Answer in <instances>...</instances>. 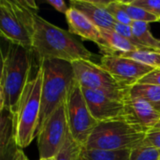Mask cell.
<instances>
[{"label": "cell", "instance_id": "6da1fadb", "mask_svg": "<svg viewBox=\"0 0 160 160\" xmlns=\"http://www.w3.org/2000/svg\"><path fill=\"white\" fill-rule=\"evenodd\" d=\"M39 63L46 59H59L69 63L91 60L94 54L69 32L35 15L33 46Z\"/></svg>", "mask_w": 160, "mask_h": 160}, {"label": "cell", "instance_id": "7a4b0ae2", "mask_svg": "<svg viewBox=\"0 0 160 160\" xmlns=\"http://www.w3.org/2000/svg\"><path fill=\"white\" fill-rule=\"evenodd\" d=\"M32 51L9 42L2 58L0 110L16 113L22 94L30 81Z\"/></svg>", "mask_w": 160, "mask_h": 160}, {"label": "cell", "instance_id": "3957f363", "mask_svg": "<svg viewBox=\"0 0 160 160\" xmlns=\"http://www.w3.org/2000/svg\"><path fill=\"white\" fill-rule=\"evenodd\" d=\"M39 67L43 71V82L38 135L48 118L66 102L75 81L72 64L69 62L46 59L40 62Z\"/></svg>", "mask_w": 160, "mask_h": 160}, {"label": "cell", "instance_id": "277c9868", "mask_svg": "<svg viewBox=\"0 0 160 160\" xmlns=\"http://www.w3.org/2000/svg\"><path fill=\"white\" fill-rule=\"evenodd\" d=\"M37 10L38 6L34 1L1 0V36L10 43L32 49Z\"/></svg>", "mask_w": 160, "mask_h": 160}, {"label": "cell", "instance_id": "5b68a950", "mask_svg": "<svg viewBox=\"0 0 160 160\" xmlns=\"http://www.w3.org/2000/svg\"><path fill=\"white\" fill-rule=\"evenodd\" d=\"M148 131L124 118L99 122L89 137L84 149L88 150H132L139 146Z\"/></svg>", "mask_w": 160, "mask_h": 160}, {"label": "cell", "instance_id": "8992f818", "mask_svg": "<svg viewBox=\"0 0 160 160\" xmlns=\"http://www.w3.org/2000/svg\"><path fill=\"white\" fill-rule=\"evenodd\" d=\"M43 71L39 67L36 76L24 88L15 116V140L19 148L27 147L38 136L41 110Z\"/></svg>", "mask_w": 160, "mask_h": 160}, {"label": "cell", "instance_id": "52a82bcc", "mask_svg": "<svg viewBox=\"0 0 160 160\" xmlns=\"http://www.w3.org/2000/svg\"><path fill=\"white\" fill-rule=\"evenodd\" d=\"M66 107L69 132L73 139L84 147L98 122L92 115L82 87L76 81L68 93Z\"/></svg>", "mask_w": 160, "mask_h": 160}, {"label": "cell", "instance_id": "ba28073f", "mask_svg": "<svg viewBox=\"0 0 160 160\" xmlns=\"http://www.w3.org/2000/svg\"><path fill=\"white\" fill-rule=\"evenodd\" d=\"M71 64L75 81L81 87L122 97L128 95L129 89L121 86L100 65L91 60H79Z\"/></svg>", "mask_w": 160, "mask_h": 160}, {"label": "cell", "instance_id": "9c48e42d", "mask_svg": "<svg viewBox=\"0 0 160 160\" xmlns=\"http://www.w3.org/2000/svg\"><path fill=\"white\" fill-rule=\"evenodd\" d=\"M69 134L66 102L48 118L38 135L39 158H52L60 152Z\"/></svg>", "mask_w": 160, "mask_h": 160}, {"label": "cell", "instance_id": "30bf717a", "mask_svg": "<svg viewBox=\"0 0 160 160\" xmlns=\"http://www.w3.org/2000/svg\"><path fill=\"white\" fill-rule=\"evenodd\" d=\"M100 66L124 88L129 89L138 83L154 68L133 59L115 54H105L100 59Z\"/></svg>", "mask_w": 160, "mask_h": 160}, {"label": "cell", "instance_id": "8fae6325", "mask_svg": "<svg viewBox=\"0 0 160 160\" xmlns=\"http://www.w3.org/2000/svg\"><path fill=\"white\" fill-rule=\"evenodd\" d=\"M82 91L92 115L98 123L124 117V100L128 95L127 97H122L112 94L101 93L82 87Z\"/></svg>", "mask_w": 160, "mask_h": 160}, {"label": "cell", "instance_id": "7c38bea8", "mask_svg": "<svg viewBox=\"0 0 160 160\" xmlns=\"http://www.w3.org/2000/svg\"><path fill=\"white\" fill-rule=\"evenodd\" d=\"M124 119L136 125L146 131L156 128L160 121V112L146 100L140 98H132L129 95L124 100Z\"/></svg>", "mask_w": 160, "mask_h": 160}, {"label": "cell", "instance_id": "4fadbf2b", "mask_svg": "<svg viewBox=\"0 0 160 160\" xmlns=\"http://www.w3.org/2000/svg\"><path fill=\"white\" fill-rule=\"evenodd\" d=\"M66 20L68 25V32L70 34L97 43L100 50L105 47L99 28L82 13L75 8H69L66 14Z\"/></svg>", "mask_w": 160, "mask_h": 160}, {"label": "cell", "instance_id": "5bb4252c", "mask_svg": "<svg viewBox=\"0 0 160 160\" xmlns=\"http://www.w3.org/2000/svg\"><path fill=\"white\" fill-rule=\"evenodd\" d=\"M105 2L106 1L71 0L70 8L82 13L99 29L113 30L116 22L104 8Z\"/></svg>", "mask_w": 160, "mask_h": 160}, {"label": "cell", "instance_id": "9a60e30c", "mask_svg": "<svg viewBox=\"0 0 160 160\" xmlns=\"http://www.w3.org/2000/svg\"><path fill=\"white\" fill-rule=\"evenodd\" d=\"M102 39L104 41L105 47L101 49L103 55L105 54H115L119 55L121 53H126L133 52L138 48L134 46L131 42L122 37L114 30L110 29H99Z\"/></svg>", "mask_w": 160, "mask_h": 160}, {"label": "cell", "instance_id": "2e32d148", "mask_svg": "<svg viewBox=\"0 0 160 160\" xmlns=\"http://www.w3.org/2000/svg\"><path fill=\"white\" fill-rule=\"evenodd\" d=\"M128 95L132 98H140L160 112V86L154 84L136 83L129 88Z\"/></svg>", "mask_w": 160, "mask_h": 160}, {"label": "cell", "instance_id": "e0dca14e", "mask_svg": "<svg viewBox=\"0 0 160 160\" xmlns=\"http://www.w3.org/2000/svg\"><path fill=\"white\" fill-rule=\"evenodd\" d=\"M119 56L133 59L139 63H142L145 66L151 67L153 68H160V51L150 49V48H141L133 52L121 53Z\"/></svg>", "mask_w": 160, "mask_h": 160}, {"label": "cell", "instance_id": "ac0fdd59", "mask_svg": "<svg viewBox=\"0 0 160 160\" xmlns=\"http://www.w3.org/2000/svg\"><path fill=\"white\" fill-rule=\"evenodd\" d=\"M131 26L135 38L142 47L160 51V39H158L153 36L150 31L148 22H133Z\"/></svg>", "mask_w": 160, "mask_h": 160}, {"label": "cell", "instance_id": "d6986e66", "mask_svg": "<svg viewBox=\"0 0 160 160\" xmlns=\"http://www.w3.org/2000/svg\"><path fill=\"white\" fill-rule=\"evenodd\" d=\"M131 150H88L82 149L81 158L83 160H130Z\"/></svg>", "mask_w": 160, "mask_h": 160}, {"label": "cell", "instance_id": "ffe728a7", "mask_svg": "<svg viewBox=\"0 0 160 160\" xmlns=\"http://www.w3.org/2000/svg\"><path fill=\"white\" fill-rule=\"evenodd\" d=\"M119 4L133 22H144L149 23L160 21V18L158 16L146 11L142 8L130 4L129 1H119Z\"/></svg>", "mask_w": 160, "mask_h": 160}, {"label": "cell", "instance_id": "44dd1931", "mask_svg": "<svg viewBox=\"0 0 160 160\" xmlns=\"http://www.w3.org/2000/svg\"><path fill=\"white\" fill-rule=\"evenodd\" d=\"M82 149L83 147L73 139L69 132L64 146L55 156L54 160H80Z\"/></svg>", "mask_w": 160, "mask_h": 160}, {"label": "cell", "instance_id": "7402d4cb", "mask_svg": "<svg viewBox=\"0 0 160 160\" xmlns=\"http://www.w3.org/2000/svg\"><path fill=\"white\" fill-rule=\"evenodd\" d=\"M104 8L115 20L116 22L127 24V25H132L133 21L121 8L119 1H106L104 5Z\"/></svg>", "mask_w": 160, "mask_h": 160}, {"label": "cell", "instance_id": "603a6c76", "mask_svg": "<svg viewBox=\"0 0 160 160\" xmlns=\"http://www.w3.org/2000/svg\"><path fill=\"white\" fill-rule=\"evenodd\" d=\"M130 160H160V149L140 144L130 151Z\"/></svg>", "mask_w": 160, "mask_h": 160}, {"label": "cell", "instance_id": "cb8c5ba5", "mask_svg": "<svg viewBox=\"0 0 160 160\" xmlns=\"http://www.w3.org/2000/svg\"><path fill=\"white\" fill-rule=\"evenodd\" d=\"M129 3L160 18V0H132Z\"/></svg>", "mask_w": 160, "mask_h": 160}, {"label": "cell", "instance_id": "d4e9b609", "mask_svg": "<svg viewBox=\"0 0 160 160\" xmlns=\"http://www.w3.org/2000/svg\"><path fill=\"white\" fill-rule=\"evenodd\" d=\"M114 31H116L118 34H120L122 37H124L126 39H128L129 42H131L134 46H136L138 49L143 48L135 38V36L133 34L132 26L131 25H127V24H122L119 22H116L114 25Z\"/></svg>", "mask_w": 160, "mask_h": 160}, {"label": "cell", "instance_id": "484cf974", "mask_svg": "<svg viewBox=\"0 0 160 160\" xmlns=\"http://www.w3.org/2000/svg\"><path fill=\"white\" fill-rule=\"evenodd\" d=\"M141 144L160 149V129H152L148 131L145 139Z\"/></svg>", "mask_w": 160, "mask_h": 160}, {"label": "cell", "instance_id": "4316f807", "mask_svg": "<svg viewBox=\"0 0 160 160\" xmlns=\"http://www.w3.org/2000/svg\"><path fill=\"white\" fill-rule=\"evenodd\" d=\"M138 83H145V84H154L160 86V68H154L151 72L145 75Z\"/></svg>", "mask_w": 160, "mask_h": 160}, {"label": "cell", "instance_id": "83f0119b", "mask_svg": "<svg viewBox=\"0 0 160 160\" xmlns=\"http://www.w3.org/2000/svg\"><path fill=\"white\" fill-rule=\"evenodd\" d=\"M47 3H49L57 11H59V12H61V13H63L65 15L67 14V12L69 9V8H68L67 4L63 0H47Z\"/></svg>", "mask_w": 160, "mask_h": 160}, {"label": "cell", "instance_id": "f1b7e54d", "mask_svg": "<svg viewBox=\"0 0 160 160\" xmlns=\"http://www.w3.org/2000/svg\"><path fill=\"white\" fill-rule=\"evenodd\" d=\"M15 160H28L26 156L24 155V153L22 152V150H18L17 152V155H16V158Z\"/></svg>", "mask_w": 160, "mask_h": 160}, {"label": "cell", "instance_id": "f546056e", "mask_svg": "<svg viewBox=\"0 0 160 160\" xmlns=\"http://www.w3.org/2000/svg\"><path fill=\"white\" fill-rule=\"evenodd\" d=\"M154 129H160V121L158 123V125L156 126V128Z\"/></svg>", "mask_w": 160, "mask_h": 160}, {"label": "cell", "instance_id": "4dcf8cb0", "mask_svg": "<svg viewBox=\"0 0 160 160\" xmlns=\"http://www.w3.org/2000/svg\"><path fill=\"white\" fill-rule=\"evenodd\" d=\"M39 160H54V158H39Z\"/></svg>", "mask_w": 160, "mask_h": 160}, {"label": "cell", "instance_id": "1f68e13d", "mask_svg": "<svg viewBox=\"0 0 160 160\" xmlns=\"http://www.w3.org/2000/svg\"><path fill=\"white\" fill-rule=\"evenodd\" d=\"M80 160H83V159H82V158H80Z\"/></svg>", "mask_w": 160, "mask_h": 160}, {"label": "cell", "instance_id": "d6a6232c", "mask_svg": "<svg viewBox=\"0 0 160 160\" xmlns=\"http://www.w3.org/2000/svg\"><path fill=\"white\" fill-rule=\"evenodd\" d=\"M159 22H160V21H159Z\"/></svg>", "mask_w": 160, "mask_h": 160}]
</instances>
